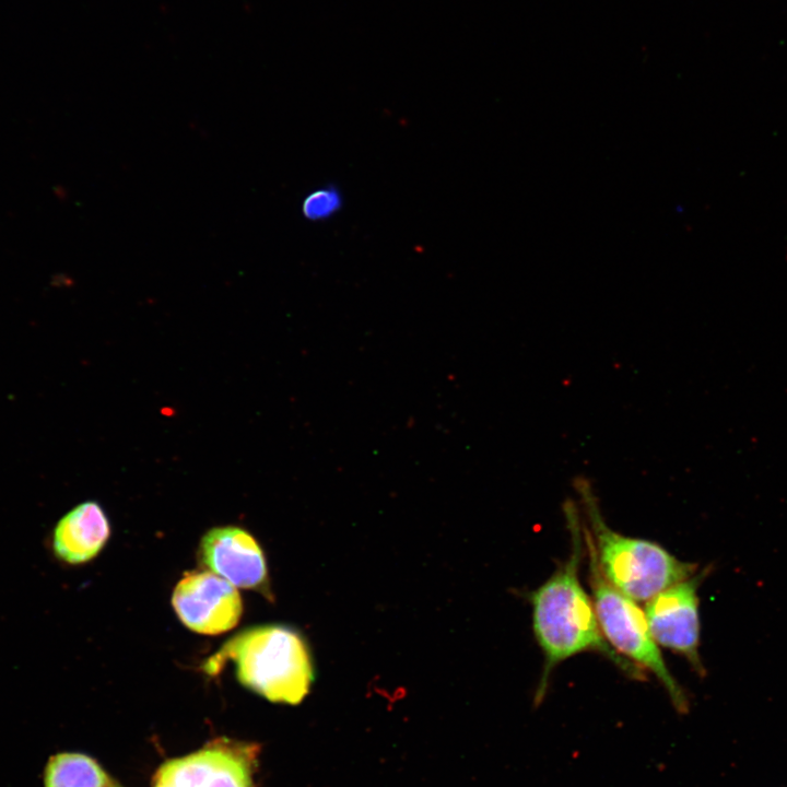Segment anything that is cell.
Here are the masks:
<instances>
[{
	"instance_id": "12",
	"label": "cell",
	"mask_w": 787,
	"mask_h": 787,
	"mask_svg": "<svg viewBox=\"0 0 787 787\" xmlns=\"http://www.w3.org/2000/svg\"><path fill=\"white\" fill-rule=\"evenodd\" d=\"M114 787H118V786H114Z\"/></svg>"
},
{
	"instance_id": "8",
	"label": "cell",
	"mask_w": 787,
	"mask_h": 787,
	"mask_svg": "<svg viewBox=\"0 0 787 787\" xmlns=\"http://www.w3.org/2000/svg\"><path fill=\"white\" fill-rule=\"evenodd\" d=\"M198 557L204 568L234 587L257 590L270 597L263 552L246 530L235 526L210 529L201 538Z\"/></svg>"
},
{
	"instance_id": "3",
	"label": "cell",
	"mask_w": 787,
	"mask_h": 787,
	"mask_svg": "<svg viewBox=\"0 0 787 787\" xmlns=\"http://www.w3.org/2000/svg\"><path fill=\"white\" fill-rule=\"evenodd\" d=\"M573 485L588 522L585 537L601 574L615 589L635 601H647L696 573L695 564L680 561L660 544L611 529L588 478L577 475Z\"/></svg>"
},
{
	"instance_id": "6",
	"label": "cell",
	"mask_w": 787,
	"mask_h": 787,
	"mask_svg": "<svg viewBox=\"0 0 787 787\" xmlns=\"http://www.w3.org/2000/svg\"><path fill=\"white\" fill-rule=\"evenodd\" d=\"M708 569L676 583L645 601L644 614L658 644L683 656L701 676V620L697 590Z\"/></svg>"
},
{
	"instance_id": "11",
	"label": "cell",
	"mask_w": 787,
	"mask_h": 787,
	"mask_svg": "<svg viewBox=\"0 0 787 787\" xmlns=\"http://www.w3.org/2000/svg\"><path fill=\"white\" fill-rule=\"evenodd\" d=\"M341 207L340 192L332 187H327L309 193L303 202L302 211L306 219L320 221L332 216Z\"/></svg>"
},
{
	"instance_id": "2",
	"label": "cell",
	"mask_w": 787,
	"mask_h": 787,
	"mask_svg": "<svg viewBox=\"0 0 787 787\" xmlns=\"http://www.w3.org/2000/svg\"><path fill=\"white\" fill-rule=\"evenodd\" d=\"M235 665L238 682L265 698L298 704L314 681L308 647L298 632L280 624L246 629L231 637L203 666L208 674Z\"/></svg>"
},
{
	"instance_id": "4",
	"label": "cell",
	"mask_w": 787,
	"mask_h": 787,
	"mask_svg": "<svg viewBox=\"0 0 787 787\" xmlns=\"http://www.w3.org/2000/svg\"><path fill=\"white\" fill-rule=\"evenodd\" d=\"M585 540L591 599L606 641L619 655L651 672L665 688L674 708L679 713H686L689 701L685 692L668 669L659 646L649 632L644 611L635 600L606 580L586 537Z\"/></svg>"
},
{
	"instance_id": "10",
	"label": "cell",
	"mask_w": 787,
	"mask_h": 787,
	"mask_svg": "<svg viewBox=\"0 0 787 787\" xmlns=\"http://www.w3.org/2000/svg\"><path fill=\"white\" fill-rule=\"evenodd\" d=\"M44 784L45 787H114L94 759L73 752L58 753L48 761Z\"/></svg>"
},
{
	"instance_id": "7",
	"label": "cell",
	"mask_w": 787,
	"mask_h": 787,
	"mask_svg": "<svg viewBox=\"0 0 787 787\" xmlns=\"http://www.w3.org/2000/svg\"><path fill=\"white\" fill-rule=\"evenodd\" d=\"M172 604L188 629L208 635L232 630L243 613L237 589L209 571L187 573L174 588Z\"/></svg>"
},
{
	"instance_id": "5",
	"label": "cell",
	"mask_w": 787,
	"mask_h": 787,
	"mask_svg": "<svg viewBox=\"0 0 787 787\" xmlns=\"http://www.w3.org/2000/svg\"><path fill=\"white\" fill-rule=\"evenodd\" d=\"M258 748L215 739L188 755L163 763L152 787H252Z\"/></svg>"
},
{
	"instance_id": "1",
	"label": "cell",
	"mask_w": 787,
	"mask_h": 787,
	"mask_svg": "<svg viewBox=\"0 0 787 787\" xmlns=\"http://www.w3.org/2000/svg\"><path fill=\"white\" fill-rule=\"evenodd\" d=\"M563 512L571 533L569 555L531 595L533 633L544 656L542 676L535 695L537 704L545 695L553 669L584 651L601 653L630 677L642 678V670L621 657L601 632L592 599L579 579L584 554L579 510L576 503L568 498L563 504Z\"/></svg>"
},
{
	"instance_id": "9",
	"label": "cell",
	"mask_w": 787,
	"mask_h": 787,
	"mask_svg": "<svg viewBox=\"0 0 787 787\" xmlns=\"http://www.w3.org/2000/svg\"><path fill=\"white\" fill-rule=\"evenodd\" d=\"M109 535V521L102 507L84 502L60 518L54 529L52 549L61 561L82 564L101 552Z\"/></svg>"
}]
</instances>
